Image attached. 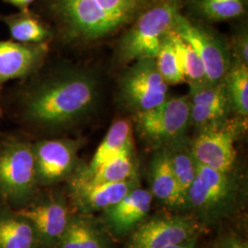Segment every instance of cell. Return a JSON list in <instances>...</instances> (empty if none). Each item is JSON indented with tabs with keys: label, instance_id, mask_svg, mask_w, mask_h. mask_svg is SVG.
Returning a JSON list of instances; mask_svg holds the SVG:
<instances>
[{
	"label": "cell",
	"instance_id": "cell-23",
	"mask_svg": "<svg viewBox=\"0 0 248 248\" xmlns=\"http://www.w3.org/2000/svg\"><path fill=\"white\" fill-rule=\"evenodd\" d=\"M169 162L177 185L186 201V193L191 186L197 173V162L190 147L175 146L172 150H167Z\"/></svg>",
	"mask_w": 248,
	"mask_h": 248
},
{
	"label": "cell",
	"instance_id": "cell-7",
	"mask_svg": "<svg viewBox=\"0 0 248 248\" xmlns=\"http://www.w3.org/2000/svg\"><path fill=\"white\" fill-rule=\"evenodd\" d=\"M189 115L190 102L187 98H167L158 106L137 112L135 124L142 136L152 142H170L185 132Z\"/></svg>",
	"mask_w": 248,
	"mask_h": 248
},
{
	"label": "cell",
	"instance_id": "cell-6",
	"mask_svg": "<svg viewBox=\"0 0 248 248\" xmlns=\"http://www.w3.org/2000/svg\"><path fill=\"white\" fill-rule=\"evenodd\" d=\"M17 211L31 222L40 248H57L73 214L60 193H38Z\"/></svg>",
	"mask_w": 248,
	"mask_h": 248
},
{
	"label": "cell",
	"instance_id": "cell-33",
	"mask_svg": "<svg viewBox=\"0 0 248 248\" xmlns=\"http://www.w3.org/2000/svg\"><path fill=\"white\" fill-rule=\"evenodd\" d=\"M169 1H171V2H173V3H176V4H177L178 0H169Z\"/></svg>",
	"mask_w": 248,
	"mask_h": 248
},
{
	"label": "cell",
	"instance_id": "cell-25",
	"mask_svg": "<svg viewBox=\"0 0 248 248\" xmlns=\"http://www.w3.org/2000/svg\"><path fill=\"white\" fill-rule=\"evenodd\" d=\"M196 9L204 18L222 21L242 16L247 9V0H196Z\"/></svg>",
	"mask_w": 248,
	"mask_h": 248
},
{
	"label": "cell",
	"instance_id": "cell-10",
	"mask_svg": "<svg viewBox=\"0 0 248 248\" xmlns=\"http://www.w3.org/2000/svg\"><path fill=\"white\" fill-rule=\"evenodd\" d=\"M79 145V142L69 139H45L32 142L39 186L56 184L75 174Z\"/></svg>",
	"mask_w": 248,
	"mask_h": 248
},
{
	"label": "cell",
	"instance_id": "cell-5",
	"mask_svg": "<svg viewBox=\"0 0 248 248\" xmlns=\"http://www.w3.org/2000/svg\"><path fill=\"white\" fill-rule=\"evenodd\" d=\"M177 12V4L169 0L143 9L120 42V57L124 62L155 58Z\"/></svg>",
	"mask_w": 248,
	"mask_h": 248
},
{
	"label": "cell",
	"instance_id": "cell-22",
	"mask_svg": "<svg viewBox=\"0 0 248 248\" xmlns=\"http://www.w3.org/2000/svg\"><path fill=\"white\" fill-rule=\"evenodd\" d=\"M169 38L175 48L179 64L185 80L189 84H199L207 81L203 64L193 48L177 34L172 28Z\"/></svg>",
	"mask_w": 248,
	"mask_h": 248
},
{
	"label": "cell",
	"instance_id": "cell-9",
	"mask_svg": "<svg viewBox=\"0 0 248 248\" xmlns=\"http://www.w3.org/2000/svg\"><path fill=\"white\" fill-rule=\"evenodd\" d=\"M173 29L195 51L203 64L207 81L219 83L230 69L225 45L202 27L196 25L177 12Z\"/></svg>",
	"mask_w": 248,
	"mask_h": 248
},
{
	"label": "cell",
	"instance_id": "cell-14",
	"mask_svg": "<svg viewBox=\"0 0 248 248\" xmlns=\"http://www.w3.org/2000/svg\"><path fill=\"white\" fill-rule=\"evenodd\" d=\"M136 186L138 181L134 177L123 182L97 186L70 183L69 188L72 203L78 213L91 215L114 206Z\"/></svg>",
	"mask_w": 248,
	"mask_h": 248
},
{
	"label": "cell",
	"instance_id": "cell-21",
	"mask_svg": "<svg viewBox=\"0 0 248 248\" xmlns=\"http://www.w3.org/2000/svg\"><path fill=\"white\" fill-rule=\"evenodd\" d=\"M134 177L136 176L133 163V146H130L114 158L107 161L87 179L83 181H70V183L97 186L123 182Z\"/></svg>",
	"mask_w": 248,
	"mask_h": 248
},
{
	"label": "cell",
	"instance_id": "cell-15",
	"mask_svg": "<svg viewBox=\"0 0 248 248\" xmlns=\"http://www.w3.org/2000/svg\"><path fill=\"white\" fill-rule=\"evenodd\" d=\"M152 201L149 190L136 186L118 203L104 211L107 227L119 237L129 233L146 217Z\"/></svg>",
	"mask_w": 248,
	"mask_h": 248
},
{
	"label": "cell",
	"instance_id": "cell-4",
	"mask_svg": "<svg viewBox=\"0 0 248 248\" xmlns=\"http://www.w3.org/2000/svg\"><path fill=\"white\" fill-rule=\"evenodd\" d=\"M237 197V186L230 173L198 164L195 178L186 193V207L196 221L212 223L231 215L236 207Z\"/></svg>",
	"mask_w": 248,
	"mask_h": 248
},
{
	"label": "cell",
	"instance_id": "cell-20",
	"mask_svg": "<svg viewBox=\"0 0 248 248\" xmlns=\"http://www.w3.org/2000/svg\"><path fill=\"white\" fill-rule=\"evenodd\" d=\"M0 20L8 27L11 39L18 43L46 44L53 36L49 26L30 9L19 10L15 14L0 15Z\"/></svg>",
	"mask_w": 248,
	"mask_h": 248
},
{
	"label": "cell",
	"instance_id": "cell-29",
	"mask_svg": "<svg viewBox=\"0 0 248 248\" xmlns=\"http://www.w3.org/2000/svg\"><path fill=\"white\" fill-rule=\"evenodd\" d=\"M219 248H248V243L236 235H227L217 246Z\"/></svg>",
	"mask_w": 248,
	"mask_h": 248
},
{
	"label": "cell",
	"instance_id": "cell-2",
	"mask_svg": "<svg viewBox=\"0 0 248 248\" xmlns=\"http://www.w3.org/2000/svg\"><path fill=\"white\" fill-rule=\"evenodd\" d=\"M150 0H45V9L71 42L95 41L132 23Z\"/></svg>",
	"mask_w": 248,
	"mask_h": 248
},
{
	"label": "cell",
	"instance_id": "cell-24",
	"mask_svg": "<svg viewBox=\"0 0 248 248\" xmlns=\"http://www.w3.org/2000/svg\"><path fill=\"white\" fill-rule=\"evenodd\" d=\"M225 87L232 107L240 115L248 113V69L242 62L236 63L225 77Z\"/></svg>",
	"mask_w": 248,
	"mask_h": 248
},
{
	"label": "cell",
	"instance_id": "cell-12",
	"mask_svg": "<svg viewBox=\"0 0 248 248\" xmlns=\"http://www.w3.org/2000/svg\"><path fill=\"white\" fill-rule=\"evenodd\" d=\"M235 135L230 128L218 124L208 127L192 142L191 153L196 162L222 173H230L236 159Z\"/></svg>",
	"mask_w": 248,
	"mask_h": 248
},
{
	"label": "cell",
	"instance_id": "cell-8",
	"mask_svg": "<svg viewBox=\"0 0 248 248\" xmlns=\"http://www.w3.org/2000/svg\"><path fill=\"white\" fill-rule=\"evenodd\" d=\"M125 102L137 112L158 106L168 98V84L158 71L155 58L135 61L121 83Z\"/></svg>",
	"mask_w": 248,
	"mask_h": 248
},
{
	"label": "cell",
	"instance_id": "cell-19",
	"mask_svg": "<svg viewBox=\"0 0 248 248\" xmlns=\"http://www.w3.org/2000/svg\"><path fill=\"white\" fill-rule=\"evenodd\" d=\"M0 248H40L31 222L9 206L0 207Z\"/></svg>",
	"mask_w": 248,
	"mask_h": 248
},
{
	"label": "cell",
	"instance_id": "cell-17",
	"mask_svg": "<svg viewBox=\"0 0 248 248\" xmlns=\"http://www.w3.org/2000/svg\"><path fill=\"white\" fill-rule=\"evenodd\" d=\"M56 248H112L102 225L91 215L73 213Z\"/></svg>",
	"mask_w": 248,
	"mask_h": 248
},
{
	"label": "cell",
	"instance_id": "cell-31",
	"mask_svg": "<svg viewBox=\"0 0 248 248\" xmlns=\"http://www.w3.org/2000/svg\"><path fill=\"white\" fill-rule=\"evenodd\" d=\"M4 2L10 4L19 10H25L30 9V6L33 4L36 0H3Z\"/></svg>",
	"mask_w": 248,
	"mask_h": 248
},
{
	"label": "cell",
	"instance_id": "cell-26",
	"mask_svg": "<svg viewBox=\"0 0 248 248\" xmlns=\"http://www.w3.org/2000/svg\"><path fill=\"white\" fill-rule=\"evenodd\" d=\"M190 104L227 109L229 97L225 83L203 82L190 85Z\"/></svg>",
	"mask_w": 248,
	"mask_h": 248
},
{
	"label": "cell",
	"instance_id": "cell-16",
	"mask_svg": "<svg viewBox=\"0 0 248 248\" xmlns=\"http://www.w3.org/2000/svg\"><path fill=\"white\" fill-rule=\"evenodd\" d=\"M130 146H133L132 124L127 120H119L111 125L89 165L78 169L70 181L87 179L107 161L114 158Z\"/></svg>",
	"mask_w": 248,
	"mask_h": 248
},
{
	"label": "cell",
	"instance_id": "cell-28",
	"mask_svg": "<svg viewBox=\"0 0 248 248\" xmlns=\"http://www.w3.org/2000/svg\"><path fill=\"white\" fill-rule=\"evenodd\" d=\"M226 111L227 109L190 104L189 120H191L196 125L211 127L221 122L226 114Z\"/></svg>",
	"mask_w": 248,
	"mask_h": 248
},
{
	"label": "cell",
	"instance_id": "cell-32",
	"mask_svg": "<svg viewBox=\"0 0 248 248\" xmlns=\"http://www.w3.org/2000/svg\"><path fill=\"white\" fill-rule=\"evenodd\" d=\"M167 248H196L195 247V238L190 240L186 243L181 244V245H177V246H173V247H169Z\"/></svg>",
	"mask_w": 248,
	"mask_h": 248
},
{
	"label": "cell",
	"instance_id": "cell-18",
	"mask_svg": "<svg viewBox=\"0 0 248 248\" xmlns=\"http://www.w3.org/2000/svg\"><path fill=\"white\" fill-rule=\"evenodd\" d=\"M150 183L153 197L171 207H186V201L177 185L167 150L157 153L152 161Z\"/></svg>",
	"mask_w": 248,
	"mask_h": 248
},
{
	"label": "cell",
	"instance_id": "cell-34",
	"mask_svg": "<svg viewBox=\"0 0 248 248\" xmlns=\"http://www.w3.org/2000/svg\"><path fill=\"white\" fill-rule=\"evenodd\" d=\"M218 248V247H216V248Z\"/></svg>",
	"mask_w": 248,
	"mask_h": 248
},
{
	"label": "cell",
	"instance_id": "cell-1",
	"mask_svg": "<svg viewBox=\"0 0 248 248\" xmlns=\"http://www.w3.org/2000/svg\"><path fill=\"white\" fill-rule=\"evenodd\" d=\"M11 94L9 113L31 129L57 131L74 126L91 112L98 82L90 72L64 68L48 76L20 80Z\"/></svg>",
	"mask_w": 248,
	"mask_h": 248
},
{
	"label": "cell",
	"instance_id": "cell-3",
	"mask_svg": "<svg viewBox=\"0 0 248 248\" xmlns=\"http://www.w3.org/2000/svg\"><path fill=\"white\" fill-rule=\"evenodd\" d=\"M32 142L18 136L0 139V198L18 210L39 192Z\"/></svg>",
	"mask_w": 248,
	"mask_h": 248
},
{
	"label": "cell",
	"instance_id": "cell-11",
	"mask_svg": "<svg viewBox=\"0 0 248 248\" xmlns=\"http://www.w3.org/2000/svg\"><path fill=\"white\" fill-rule=\"evenodd\" d=\"M195 219L170 216L143 222L133 231L128 248H167L195 238Z\"/></svg>",
	"mask_w": 248,
	"mask_h": 248
},
{
	"label": "cell",
	"instance_id": "cell-30",
	"mask_svg": "<svg viewBox=\"0 0 248 248\" xmlns=\"http://www.w3.org/2000/svg\"><path fill=\"white\" fill-rule=\"evenodd\" d=\"M248 35L243 34L240 36L237 41V54L239 57L240 62L245 63L248 65Z\"/></svg>",
	"mask_w": 248,
	"mask_h": 248
},
{
	"label": "cell",
	"instance_id": "cell-27",
	"mask_svg": "<svg viewBox=\"0 0 248 248\" xmlns=\"http://www.w3.org/2000/svg\"><path fill=\"white\" fill-rule=\"evenodd\" d=\"M169 32L163 39L155 57L156 65L162 78L168 85H178L186 82Z\"/></svg>",
	"mask_w": 248,
	"mask_h": 248
},
{
	"label": "cell",
	"instance_id": "cell-13",
	"mask_svg": "<svg viewBox=\"0 0 248 248\" xmlns=\"http://www.w3.org/2000/svg\"><path fill=\"white\" fill-rule=\"evenodd\" d=\"M48 51V43L29 45L13 40L0 41V86L35 74L43 67Z\"/></svg>",
	"mask_w": 248,
	"mask_h": 248
}]
</instances>
